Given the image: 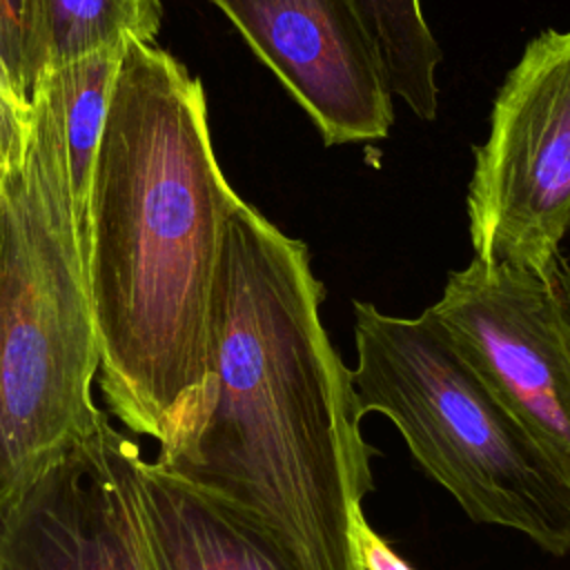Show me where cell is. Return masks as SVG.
Returning <instances> with one entry per match:
<instances>
[{
    "label": "cell",
    "mask_w": 570,
    "mask_h": 570,
    "mask_svg": "<svg viewBox=\"0 0 570 570\" xmlns=\"http://www.w3.org/2000/svg\"><path fill=\"white\" fill-rule=\"evenodd\" d=\"M323 298L305 243L238 198L223 232L205 396L156 461L267 530L301 570H365L354 525L376 450Z\"/></svg>",
    "instance_id": "obj_1"
},
{
    "label": "cell",
    "mask_w": 570,
    "mask_h": 570,
    "mask_svg": "<svg viewBox=\"0 0 570 570\" xmlns=\"http://www.w3.org/2000/svg\"><path fill=\"white\" fill-rule=\"evenodd\" d=\"M238 198L214 154L200 78L154 42L129 38L80 252L100 394L158 452L187 432L205 396L223 232Z\"/></svg>",
    "instance_id": "obj_2"
},
{
    "label": "cell",
    "mask_w": 570,
    "mask_h": 570,
    "mask_svg": "<svg viewBox=\"0 0 570 570\" xmlns=\"http://www.w3.org/2000/svg\"><path fill=\"white\" fill-rule=\"evenodd\" d=\"M31 109L24 160L0 176V521L102 414L91 396L98 345L49 71Z\"/></svg>",
    "instance_id": "obj_3"
},
{
    "label": "cell",
    "mask_w": 570,
    "mask_h": 570,
    "mask_svg": "<svg viewBox=\"0 0 570 570\" xmlns=\"http://www.w3.org/2000/svg\"><path fill=\"white\" fill-rule=\"evenodd\" d=\"M352 307L361 414L387 416L472 521L517 530L554 557L570 552V479L432 309L405 318L367 301Z\"/></svg>",
    "instance_id": "obj_4"
},
{
    "label": "cell",
    "mask_w": 570,
    "mask_h": 570,
    "mask_svg": "<svg viewBox=\"0 0 570 570\" xmlns=\"http://www.w3.org/2000/svg\"><path fill=\"white\" fill-rule=\"evenodd\" d=\"M465 205L476 258L548 274L570 229V29L541 31L508 71Z\"/></svg>",
    "instance_id": "obj_5"
},
{
    "label": "cell",
    "mask_w": 570,
    "mask_h": 570,
    "mask_svg": "<svg viewBox=\"0 0 570 570\" xmlns=\"http://www.w3.org/2000/svg\"><path fill=\"white\" fill-rule=\"evenodd\" d=\"M430 309L570 479V341L548 274L474 256Z\"/></svg>",
    "instance_id": "obj_6"
},
{
    "label": "cell",
    "mask_w": 570,
    "mask_h": 570,
    "mask_svg": "<svg viewBox=\"0 0 570 570\" xmlns=\"http://www.w3.org/2000/svg\"><path fill=\"white\" fill-rule=\"evenodd\" d=\"M316 125L323 142H374L392 94L350 0H212Z\"/></svg>",
    "instance_id": "obj_7"
},
{
    "label": "cell",
    "mask_w": 570,
    "mask_h": 570,
    "mask_svg": "<svg viewBox=\"0 0 570 570\" xmlns=\"http://www.w3.org/2000/svg\"><path fill=\"white\" fill-rule=\"evenodd\" d=\"M94 436L120 497L138 570H301L267 530L145 459L105 412Z\"/></svg>",
    "instance_id": "obj_8"
},
{
    "label": "cell",
    "mask_w": 570,
    "mask_h": 570,
    "mask_svg": "<svg viewBox=\"0 0 570 570\" xmlns=\"http://www.w3.org/2000/svg\"><path fill=\"white\" fill-rule=\"evenodd\" d=\"M0 570H138L127 517L94 434L2 517Z\"/></svg>",
    "instance_id": "obj_9"
},
{
    "label": "cell",
    "mask_w": 570,
    "mask_h": 570,
    "mask_svg": "<svg viewBox=\"0 0 570 570\" xmlns=\"http://www.w3.org/2000/svg\"><path fill=\"white\" fill-rule=\"evenodd\" d=\"M160 0H29V65L38 82L45 69L118 51L129 38L154 42Z\"/></svg>",
    "instance_id": "obj_10"
},
{
    "label": "cell",
    "mask_w": 570,
    "mask_h": 570,
    "mask_svg": "<svg viewBox=\"0 0 570 570\" xmlns=\"http://www.w3.org/2000/svg\"><path fill=\"white\" fill-rule=\"evenodd\" d=\"M376 53L390 94L421 120L439 111L436 67L441 47L432 36L421 0H350Z\"/></svg>",
    "instance_id": "obj_11"
},
{
    "label": "cell",
    "mask_w": 570,
    "mask_h": 570,
    "mask_svg": "<svg viewBox=\"0 0 570 570\" xmlns=\"http://www.w3.org/2000/svg\"><path fill=\"white\" fill-rule=\"evenodd\" d=\"M120 56L122 49L98 51L62 67L45 69L49 71L56 91L78 234L87 216L96 154Z\"/></svg>",
    "instance_id": "obj_12"
},
{
    "label": "cell",
    "mask_w": 570,
    "mask_h": 570,
    "mask_svg": "<svg viewBox=\"0 0 570 570\" xmlns=\"http://www.w3.org/2000/svg\"><path fill=\"white\" fill-rule=\"evenodd\" d=\"M0 65L31 100L36 80L29 65V0H0Z\"/></svg>",
    "instance_id": "obj_13"
},
{
    "label": "cell",
    "mask_w": 570,
    "mask_h": 570,
    "mask_svg": "<svg viewBox=\"0 0 570 570\" xmlns=\"http://www.w3.org/2000/svg\"><path fill=\"white\" fill-rule=\"evenodd\" d=\"M33 109L0 65V176L24 160L31 138Z\"/></svg>",
    "instance_id": "obj_14"
},
{
    "label": "cell",
    "mask_w": 570,
    "mask_h": 570,
    "mask_svg": "<svg viewBox=\"0 0 570 570\" xmlns=\"http://www.w3.org/2000/svg\"><path fill=\"white\" fill-rule=\"evenodd\" d=\"M354 537L365 570H412L410 563L401 554H396L392 546L367 525L365 514L356 519Z\"/></svg>",
    "instance_id": "obj_15"
},
{
    "label": "cell",
    "mask_w": 570,
    "mask_h": 570,
    "mask_svg": "<svg viewBox=\"0 0 570 570\" xmlns=\"http://www.w3.org/2000/svg\"><path fill=\"white\" fill-rule=\"evenodd\" d=\"M548 278L559 305V314L570 341V229L561 238L557 254L552 258V265L548 269Z\"/></svg>",
    "instance_id": "obj_16"
}]
</instances>
